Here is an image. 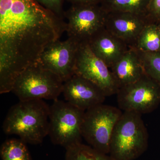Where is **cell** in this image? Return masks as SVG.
Returning a JSON list of instances; mask_svg holds the SVG:
<instances>
[{
  "label": "cell",
  "instance_id": "obj_1",
  "mask_svg": "<svg viewBox=\"0 0 160 160\" xmlns=\"http://www.w3.org/2000/svg\"><path fill=\"white\" fill-rule=\"evenodd\" d=\"M66 22L35 0H0V93L59 40Z\"/></svg>",
  "mask_w": 160,
  "mask_h": 160
},
{
  "label": "cell",
  "instance_id": "obj_2",
  "mask_svg": "<svg viewBox=\"0 0 160 160\" xmlns=\"http://www.w3.org/2000/svg\"><path fill=\"white\" fill-rule=\"evenodd\" d=\"M50 106L44 100L19 101L12 106L3 123L7 134H15L26 143L37 145L48 135Z\"/></svg>",
  "mask_w": 160,
  "mask_h": 160
},
{
  "label": "cell",
  "instance_id": "obj_3",
  "mask_svg": "<svg viewBox=\"0 0 160 160\" xmlns=\"http://www.w3.org/2000/svg\"><path fill=\"white\" fill-rule=\"evenodd\" d=\"M142 114L124 111L115 126L109 155L116 160H134L148 148L149 135Z\"/></svg>",
  "mask_w": 160,
  "mask_h": 160
},
{
  "label": "cell",
  "instance_id": "obj_4",
  "mask_svg": "<svg viewBox=\"0 0 160 160\" xmlns=\"http://www.w3.org/2000/svg\"><path fill=\"white\" fill-rule=\"evenodd\" d=\"M64 82L58 76L35 62L18 76L12 92L20 101L58 99L62 93Z\"/></svg>",
  "mask_w": 160,
  "mask_h": 160
},
{
  "label": "cell",
  "instance_id": "obj_5",
  "mask_svg": "<svg viewBox=\"0 0 160 160\" xmlns=\"http://www.w3.org/2000/svg\"><path fill=\"white\" fill-rule=\"evenodd\" d=\"M85 112L68 102L54 100L50 106L48 132L52 143L66 149L82 143Z\"/></svg>",
  "mask_w": 160,
  "mask_h": 160
},
{
  "label": "cell",
  "instance_id": "obj_6",
  "mask_svg": "<svg viewBox=\"0 0 160 160\" xmlns=\"http://www.w3.org/2000/svg\"><path fill=\"white\" fill-rule=\"evenodd\" d=\"M123 112L119 108L102 104L85 112L82 137L96 150L109 154L115 126Z\"/></svg>",
  "mask_w": 160,
  "mask_h": 160
},
{
  "label": "cell",
  "instance_id": "obj_7",
  "mask_svg": "<svg viewBox=\"0 0 160 160\" xmlns=\"http://www.w3.org/2000/svg\"><path fill=\"white\" fill-rule=\"evenodd\" d=\"M119 108L140 114L154 111L160 104V86L146 74L134 82L119 89Z\"/></svg>",
  "mask_w": 160,
  "mask_h": 160
},
{
  "label": "cell",
  "instance_id": "obj_8",
  "mask_svg": "<svg viewBox=\"0 0 160 160\" xmlns=\"http://www.w3.org/2000/svg\"><path fill=\"white\" fill-rule=\"evenodd\" d=\"M106 12L100 5H72L65 12L68 38L87 42L105 27Z\"/></svg>",
  "mask_w": 160,
  "mask_h": 160
},
{
  "label": "cell",
  "instance_id": "obj_9",
  "mask_svg": "<svg viewBox=\"0 0 160 160\" xmlns=\"http://www.w3.org/2000/svg\"><path fill=\"white\" fill-rule=\"evenodd\" d=\"M75 74L94 83L106 97L117 93L119 88L110 69L93 53L87 42L80 43L76 58Z\"/></svg>",
  "mask_w": 160,
  "mask_h": 160
},
{
  "label": "cell",
  "instance_id": "obj_10",
  "mask_svg": "<svg viewBox=\"0 0 160 160\" xmlns=\"http://www.w3.org/2000/svg\"><path fill=\"white\" fill-rule=\"evenodd\" d=\"M80 43L71 38L64 41L58 40L43 51L37 62L65 82L75 74L76 58Z\"/></svg>",
  "mask_w": 160,
  "mask_h": 160
},
{
  "label": "cell",
  "instance_id": "obj_11",
  "mask_svg": "<svg viewBox=\"0 0 160 160\" xmlns=\"http://www.w3.org/2000/svg\"><path fill=\"white\" fill-rule=\"evenodd\" d=\"M62 93L66 102L84 111L103 104L106 97L94 83L76 74L64 82Z\"/></svg>",
  "mask_w": 160,
  "mask_h": 160
},
{
  "label": "cell",
  "instance_id": "obj_12",
  "mask_svg": "<svg viewBox=\"0 0 160 160\" xmlns=\"http://www.w3.org/2000/svg\"><path fill=\"white\" fill-rule=\"evenodd\" d=\"M149 21L147 14L109 12H106L105 28L129 47H134L140 33Z\"/></svg>",
  "mask_w": 160,
  "mask_h": 160
},
{
  "label": "cell",
  "instance_id": "obj_13",
  "mask_svg": "<svg viewBox=\"0 0 160 160\" xmlns=\"http://www.w3.org/2000/svg\"><path fill=\"white\" fill-rule=\"evenodd\" d=\"M87 42L93 53L109 69L130 48L105 27L93 35Z\"/></svg>",
  "mask_w": 160,
  "mask_h": 160
},
{
  "label": "cell",
  "instance_id": "obj_14",
  "mask_svg": "<svg viewBox=\"0 0 160 160\" xmlns=\"http://www.w3.org/2000/svg\"><path fill=\"white\" fill-rule=\"evenodd\" d=\"M119 89L140 79L145 74L138 51L130 47L110 68Z\"/></svg>",
  "mask_w": 160,
  "mask_h": 160
},
{
  "label": "cell",
  "instance_id": "obj_15",
  "mask_svg": "<svg viewBox=\"0 0 160 160\" xmlns=\"http://www.w3.org/2000/svg\"><path fill=\"white\" fill-rule=\"evenodd\" d=\"M133 48L143 52H160V31L157 23L149 21L146 24Z\"/></svg>",
  "mask_w": 160,
  "mask_h": 160
},
{
  "label": "cell",
  "instance_id": "obj_16",
  "mask_svg": "<svg viewBox=\"0 0 160 160\" xmlns=\"http://www.w3.org/2000/svg\"><path fill=\"white\" fill-rule=\"evenodd\" d=\"M150 0H102L100 5L106 12H125L147 14Z\"/></svg>",
  "mask_w": 160,
  "mask_h": 160
},
{
  "label": "cell",
  "instance_id": "obj_17",
  "mask_svg": "<svg viewBox=\"0 0 160 160\" xmlns=\"http://www.w3.org/2000/svg\"><path fill=\"white\" fill-rule=\"evenodd\" d=\"M65 160H116L82 143L66 148Z\"/></svg>",
  "mask_w": 160,
  "mask_h": 160
},
{
  "label": "cell",
  "instance_id": "obj_18",
  "mask_svg": "<svg viewBox=\"0 0 160 160\" xmlns=\"http://www.w3.org/2000/svg\"><path fill=\"white\" fill-rule=\"evenodd\" d=\"M0 154L2 160H31L26 143L20 139L4 142L1 146Z\"/></svg>",
  "mask_w": 160,
  "mask_h": 160
},
{
  "label": "cell",
  "instance_id": "obj_19",
  "mask_svg": "<svg viewBox=\"0 0 160 160\" xmlns=\"http://www.w3.org/2000/svg\"><path fill=\"white\" fill-rule=\"evenodd\" d=\"M138 51L145 74L160 86V52Z\"/></svg>",
  "mask_w": 160,
  "mask_h": 160
},
{
  "label": "cell",
  "instance_id": "obj_20",
  "mask_svg": "<svg viewBox=\"0 0 160 160\" xmlns=\"http://www.w3.org/2000/svg\"><path fill=\"white\" fill-rule=\"evenodd\" d=\"M46 9L50 10L61 18L64 19L65 12L63 4L65 0H35Z\"/></svg>",
  "mask_w": 160,
  "mask_h": 160
},
{
  "label": "cell",
  "instance_id": "obj_21",
  "mask_svg": "<svg viewBox=\"0 0 160 160\" xmlns=\"http://www.w3.org/2000/svg\"><path fill=\"white\" fill-rule=\"evenodd\" d=\"M147 15L151 22L156 23L160 22V0H150Z\"/></svg>",
  "mask_w": 160,
  "mask_h": 160
},
{
  "label": "cell",
  "instance_id": "obj_22",
  "mask_svg": "<svg viewBox=\"0 0 160 160\" xmlns=\"http://www.w3.org/2000/svg\"><path fill=\"white\" fill-rule=\"evenodd\" d=\"M72 5H100L102 0H68Z\"/></svg>",
  "mask_w": 160,
  "mask_h": 160
},
{
  "label": "cell",
  "instance_id": "obj_23",
  "mask_svg": "<svg viewBox=\"0 0 160 160\" xmlns=\"http://www.w3.org/2000/svg\"><path fill=\"white\" fill-rule=\"evenodd\" d=\"M158 26L159 28L160 31V22H159L157 23Z\"/></svg>",
  "mask_w": 160,
  "mask_h": 160
}]
</instances>
